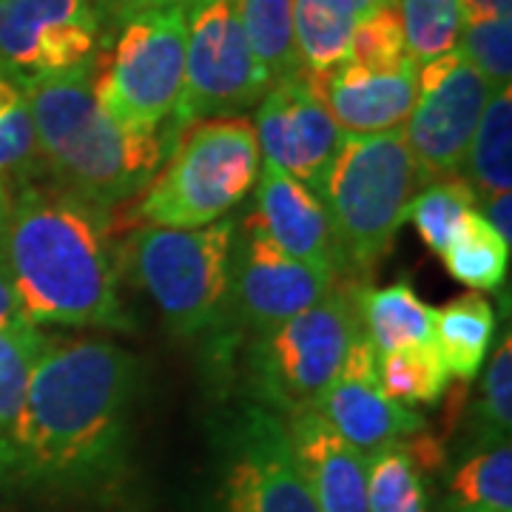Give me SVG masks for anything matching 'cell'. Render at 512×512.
Listing matches in <instances>:
<instances>
[{"instance_id": "obj_39", "label": "cell", "mask_w": 512, "mask_h": 512, "mask_svg": "<svg viewBox=\"0 0 512 512\" xmlns=\"http://www.w3.org/2000/svg\"><path fill=\"white\" fill-rule=\"evenodd\" d=\"M9 205H12V194H9V183L0 177V245H3V234H6V220H9Z\"/></svg>"}, {"instance_id": "obj_32", "label": "cell", "mask_w": 512, "mask_h": 512, "mask_svg": "<svg viewBox=\"0 0 512 512\" xmlns=\"http://www.w3.org/2000/svg\"><path fill=\"white\" fill-rule=\"evenodd\" d=\"M370 72H399L416 66L407 52L402 20L393 0H384L376 9L356 18L350 37V60Z\"/></svg>"}, {"instance_id": "obj_20", "label": "cell", "mask_w": 512, "mask_h": 512, "mask_svg": "<svg viewBox=\"0 0 512 512\" xmlns=\"http://www.w3.org/2000/svg\"><path fill=\"white\" fill-rule=\"evenodd\" d=\"M356 6L350 0H293V43L299 69L325 80L350 60V37L356 26Z\"/></svg>"}, {"instance_id": "obj_12", "label": "cell", "mask_w": 512, "mask_h": 512, "mask_svg": "<svg viewBox=\"0 0 512 512\" xmlns=\"http://www.w3.org/2000/svg\"><path fill=\"white\" fill-rule=\"evenodd\" d=\"M254 128L262 157L322 200L345 134L330 117L319 80L299 69L271 83L259 100Z\"/></svg>"}, {"instance_id": "obj_19", "label": "cell", "mask_w": 512, "mask_h": 512, "mask_svg": "<svg viewBox=\"0 0 512 512\" xmlns=\"http://www.w3.org/2000/svg\"><path fill=\"white\" fill-rule=\"evenodd\" d=\"M356 311L362 330L376 353L433 342L436 308L421 302L410 282H393L387 288L356 285Z\"/></svg>"}, {"instance_id": "obj_28", "label": "cell", "mask_w": 512, "mask_h": 512, "mask_svg": "<svg viewBox=\"0 0 512 512\" xmlns=\"http://www.w3.org/2000/svg\"><path fill=\"white\" fill-rule=\"evenodd\" d=\"M470 211H478L476 188L461 174H450L416 191L407 220H413L421 242L441 256Z\"/></svg>"}, {"instance_id": "obj_27", "label": "cell", "mask_w": 512, "mask_h": 512, "mask_svg": "<svg viewBox=\"0 0 512 512\" xmlns=\"http://www.w3.org/2000/svg\"><path fill=\"white\" fill-rule=\"evenodd\" d=\"M376 370L384 396L413 410L424 404H436L450 387V370L444 365L436 342L382 353Z\"/></svg>"}, {"instance_id": "obj_33", "label": "cell", "mask_w": 512, "mask_h": 512, "mask_svg": "<svg viewBox=\"0 0 512 512\" xmlns=\"http://www.w3.org/2000/svg\"><path fill=\"white\" fill-rule=\"evenodd\" d=\"M478 447L504 444L512 436V339L510 333L495 348L481 376L476 402Z\"/></svg>"}, {"instance_id": "obj_34", "label": "cell", "mask_w": 512, "mask_h": 512, "mask_svg": "<svg viewBox=\"0 0 512 512\" xmlns=\"http://www.w3.org/2000/svg\"><path fill=\"white\" fill-rule=\"evenodd\" d=\"M456 52L478 74L487 77L493 89L510 86L512 77V20L464 23Z\"/></svg>"}, {"instance_id": "obj_29", "label": "cell", "mask_w": 512, "mask_h": 512, "mask_svg": "<svg viewBox=\"0 0 512 512\" xmlns=\"http://www.w3.org/2000/svg\"><path fill=\"white\" fill-rule=\"evenodd\" d=\"M367 510L427 512V484L407 444L367 456Z\"/></svg>"}, {"instance_id": "obj_14", "label": "cell", "mask_w": 512, "mask_h": 512, "mask_svg": "<svg viewBox=\"0 0 512 512\" xmlns=\"http://www.w3.org/2000/svg\"><path fill=\"white\" fill-rule=\"evenodd\" d=\"M336 282V274L311 268L279 251L251 222L242 228L237 225L225 305H231L256 333H265L319 305Z\"/></svg>"}, {"instance_id": "obj_4", "label": "cell", "mask_w": 512, "mask_h": 512, "mask_svg": "<svg viewBox=\"0 0 512 512\" xmlns=\"http://www.w3.org/2000/svg\"><path fill=\"white\" fill-rule=\"evenodd\" d=\"M419 188L404 128L342 137L322 194L342 271H373L393 251Z\"/></svg>"}, {"instance_id": "obj_8", "label": "cell", "mask_w": 512, "mask_h": 512, "mask_svg": "<svg viewBox=\"0 0 512 512\" xmlns=\"http://www.w3.org/2000/svg\"><path fill=\"white\" fill-rule=\"evenodd\" d=\"M356 285H339L305 313L259 333L251 348L256 390L285 416L311 410L339 376L356 330Z\"/></svg>"}, {"instance_id": "obj_36", "label": "cell", "mask_w": 512, "mask_h": 512, "mask_svg": "<svg viewBox=\"0 0 512 512\" xmlns=\"http://www.w3.org/2000/svg\"><path fill=\"white\" fill-rule=\"evenodd\" d=\"M464 23L512 20V0H458Z\"/></svg>"}, {"instance_id": "obj_3", "label": "cell", "mask_w": 512, "mask_h": 512, "mask_svg": "<svg viewBox=\"0 0 512 512\" xmlns=\"http://www.w3.org/2000/svg\"><path fill=\"white\" fill-rule=\"evenodd\" d=\"M37 148L52 183L103 211L140 197L180 140V128L134 131L94 97V66L26 80Z\"/></svg>"}, {"instance_id": "obj_22", "label": "cell", "mask_w": 512, "mask_h": 512, "mask_svg": "<svg viewBox=\"0 0 512 512\" xmlns=\"http://www.w3.org/2000/svg\"><path fill=\"white\" fill-rule=\"evenodd\" d=\"M467 183L476 188L478 200L510 194L512 188V89L501 86L490 94L481 114L473 143L464 160Z\"/></svg>"}, {"instance_id": "obj_10", "label": "cell", "mask_w": 512, "mask_h": 512, "mask_svg": "<svg viewBox=\"0 0 512 512\" xmlns=\"http://www.w3.org/2000/svg\"><path fill=\"white\" fill-rule=\"evenodd\" d=\"M493 92L487 77L478 74L456 49L419 66L416 106L402 128L421 185L464 168Z\"/></svg>"}, {"instance_id": "obj_35", "label": "cell", "mask_w": 512, "mask_h": 512, "mask_svg": "<svg viewBox=\"0 0 512 512\" xmlns=\"http://www.w3.org/2000/svg\"><path fill=\"white\" fill-rule=\"evenodd\" d=\"M478 214L493 225L498 237L512 245V197L510 194H495V197H484V200H478Z\"/></svg>"}, {"instance_id": "obj_24", "label": "cell", "mask_w": 512, "mask_h": 512, "mask_svg": "<svg viewBox=\"0 0 512 512\" xmlns=\"http://www.w3.org/2000/svg\"><path fill=\"white\" fill-rule=\"evenodd\" d=\"M46 174L35 134V120L23 80L0 66V177L6 183H35Z\"/></svg>"}, {"instance_id": "obj_1", "label": "cell", "mask_w": 512, "mask_h": 512, "mask_svg": "<svg viewBox=\"0 0 512 512\" xmlns=\"http://www.w3.org/2000/svg\"><path fill=\"white\" fill-rule=\"evenodd\" d=\"M137 359L106 339H49L26 399L0 439V481L20 490H86L123 456Z\"/></svg>"}, {"instance_id": "obj_40", "label": "cell", "mask_w": 512, "mask_h": 512, "mask_svg": "<svg viewBox=\"0 0 512 512\" xmlns=\"http://www.w3.org/2000/svg\"><path fill=\"white\" fill-rule=\"evenodd\" d=\"M353 6H356V12L359 15H365V12H370V9H376L379 3H384V0H350Z\"/></svg>"}, {"instance_id": "obj_17", "label": "cell", "mask_w": 512, "mask_h": 512, "mask_svg": "<svg viewBox=\"0 0 512 512\" xmlns=\"http://www.w3.org/2000/svg\"><path fill=\"white\" fill-rule=\"evenodd\" d=\"M293 456L319 512L367 510V458L350 447L316 410L285 416Z\"/></svg>"}, {"instance_id": "obj_37", "label": "cell", "mask_w": 512, "mask_h": 512, "mask_svg": "<svg viewBox=\"0 0 512 512\" xmlns=\"http://www.w3.org/2000/svg\"><path fill=\"white\" fill-rule=\"evenodd\" d=\"M103 15L123 20L128 15H137V12H148V9H163V6H185L191 0H97Z\"/></svg>"}, {"instance_id": "obj_5", "label": "cell", "mask_w": 512, "mask_h": 512, "mask_svg": "<svg viewBox=\"0 0 512 512\" xmlns=\"http://www.w3.org/2000/svg\"><path fill=\"white\" fill-rule=\"evenodd\" d=\"M262 168L256 128L248 117H214L180 134L160 174L140 194L143 225L202 228L225 220L254 191Z\"/></svg>"}, {"instance_id": "obj_11", "label": "cell", "mask_w": 512, "mask_h": 512, "mask_svg": "<svg viewBox=\"0 0 512 512\" xmlns=\"http://www.w3.org/2000/svg\"><path fill=\"white\" fill-rule=\"evenodd\" d=\"M100 52L97 0H0V66L23 83L89 69Z\"/></svg>"}, {"instance_id": "obj_31", "label": "cell", "mask_w": 512, "mask_h": 512, "mask_svg": "<svg viewBox=\"0 0 512 512\" xmlns=\"http://www.w3.org/2000/svg\"><path fill=\"white\" fill-rule=\"evenodd\" d=\"M402 20L407 52L416 66L453 52L464 29L458 0H393Z\"/></svg>"}, {"instance_id": "obj_26", "label": "cell", "mask_w": 512, "mask_h": 512, "mask_svg": "<svg viewBox=\"0 0 512 512\" xmlns=\"http://www.w3.org/2000/svg\"><path fill=\"white\" fill-rule=\"evenodd\" d=\"M450 507L456 512H512V450L484 444L450 476Z\"/></svg>"}, {"instance_id": "obj_38", "label": "cell", "mask_w": 512, "mask_h": 512, "mask_svg": "<svg viewBox=\"0 0 512 512\" xmlns=\"http://www.w3.org/2000/svg\"><path fill=\"white\" fill-rule=\"evenodd\" d=\"M15 319H20L18 299H15V291H12V282H9V274H6V265H3V259H0V328L12 325Z\"/></svg>"}, {"instance_id": "obj_13", "label": "cell", "mask_w": 512, "mask_h": 512, "mask_svg": "<svg viewBox=\"0 0 512 512\" xmlns=\"http://www.w3.org/2000/svg\"><path fill=\"white\" fill-rule=\"evenodd\" d=\"M220 501L222 512H319L285 421L271 410L251 407L234 427Z\"/></svg>"}, {"instance_id": "obj_25", "label": "cell", "mask_w": 512, "mask_h": 512, "mask_svg": "<svg viewBox=\"0 0 512 512\" xmlns=\"http://www.w3.org/2000/svg\"><path fill=\"white\" fill-rule=\"evenodd\" d=\"M245 40L268 83L299 72L293 43V0H234Z\"/></svg>"}, {"instance_id": "obj_2", "label": "cell", "mask_w": 512, "mask_h": 512, "mask_svg": "<svg viewBox=\"0 0 512 512\" xmlns=\"http://www.w3.org/2000/svg\"><path fill=\"white\" fill-rule=\"evenodd\" d=\"M0 259L20 319L37 328H134L120 299L111 214L57 183L18 185Z\"/></svg>"}, {"instance_id": "obj_7", "label": "cell", "mask_w": 512, "mask_h": 512, "mask_svg": "<svg viewBox=\"0 0 512 512\" xmlns=\"http://www.w3.org/2000/svg\"><path fill=\"white\" fill-rule=\"evenodd\" d=\"M185 6L128 15L109 52L97 57L94 97L120 126L134 131L174 126L185 83Z\"/></svg>"}, {"instance_id": "obj_9", "label": "cell", "mask_w": 512, "mask_h": 512, "mask_svg": "<svg viewBox=\"0 0 512 512\" xmlns=\"http://www.w3.org/2000/svg\"><path fill=\"white\" fill-rule=\"evenodd\" d=\"M185 83L174 126L237 117L271 89L245 40L234 0H191L185 6Z\"/></svg>"}, {"instance_id": "obj_21", "label": "cell", "mask_w": 512, "mask_h": 512, "mask_svg": "<svg viewBox=\"0 0 512 512\" xmlns=\"http://www.w3.org/2000/svg\"><path fill=\"white\" fill-rule=\"evenodd\" d=\"M495 339V311L481 293H464L433 316V342L450 376L467 384L481 373Z\"/></svg>"}, {"instance_id": "obj_18", "label": "cell", "mask_w": 512, "mask_h": 512, "mask_svg": "<svg viewBox=\"0 0 512 512\" xmlns=\"http://www.w3.org/2000/svg\"><path fill=\"white\" fill-rule=\"evenodd\" d=\"M319 89L342 134H382L407 123L419 94V66L370 72L345 63L328 74Z\"/></svg>"}, {"instance_id": "obj_16", "label": "cell", "mask_w": 512, "mask_h": 512, "mask_svg": "<svg viewBox=\"0 0 512 512\" xmlns=\"http://www.w3.org/2000/svg\"><path fill=\"white\" fill-rule=\"evenodd\" d=\"M254 188V211L245 222L259 228L293 259L339 274V254L325 202L268 160H262Z\"/></svg>"}, {"instance_id": "obj_15", "label": "cell", "mask_w": 512, "mask_h": 512, "mask_svg": "<svg viewBox=\"0 0 512 512\" xmlns=\"http://www.w3.org/2000/svg\"><path fill=\"white\" fill-rule=\"evenodd\" d=\"M376 362L379 353L370 345L365 330L359 328L339 376L311 407L365 458L404 444L416 433L427 430V421L419 410L384 396Z\"/></svg>"}, {"instance_id": "obj_6", "label": "cell", "mask_w": 512, "mask_h": 512, "mask_svg": "<svg viewBox=\"0 0 512 512\" xmlns=\"http://www.w3.org/2000/svg\"><path fill=\"white\" fill-rule=\"evenodd\" d=\"M234 239L231 217L202 228L137 225L126 239L128 271L177 336L208 330L228 308Z\"/></svg>"}, {"instance_id": "obj_30", "label": "cell", "mask_w": 512, "mask_h": 512, "mask_svg": "<svg viewBox=\"0 0 512 512\" xmlns=\"http://www.w3.org/2000/svg\"><path fill=\"white\" fill-rule=\"evenodd\" d=\"M46 345L49 336L26 319H15L12 325L0 328V439L18 419L37 359Z\"/></svg>"}, {"instance_id": "obj_23", "label": "cell", "mask_w": 512, "mask_h": 512, "mask_svg": "<svg viewBox=\"0 0 512 512\" xmlns=\"http://www.w3.org/2000/svg\"><path fill=\"white\" fill-rule=\"evenodd\" d=\"M441 259L447 271L470 291H498L510 271V242L498 237L493 225L478 211H470Z\"/></svg>"}]
</instances>
